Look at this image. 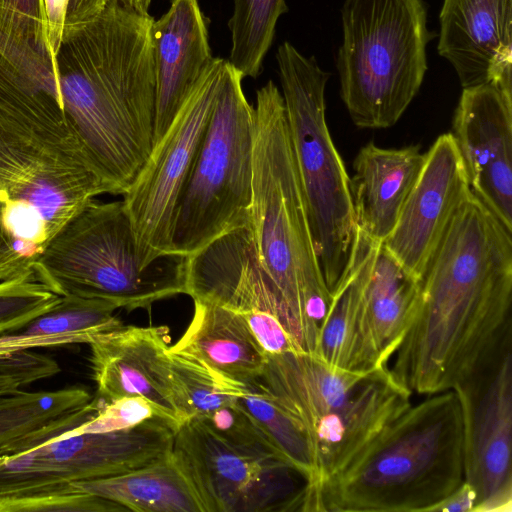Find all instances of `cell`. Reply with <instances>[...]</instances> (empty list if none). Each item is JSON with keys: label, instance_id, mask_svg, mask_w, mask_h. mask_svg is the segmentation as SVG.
I'll return each mask as SVG.
<instances>
[{"label": "cell", "instance_id": "6da1fadb", "mask_svg": "<svg viewBox=\"0 0 512 512\" xmlns=\"http://www.w3.org/2000/svg\"><path fill=\"white\" fill-rule=\"evenodd\" d=\"M512 232L472 193L419 280L390 372L412 393L452 390L510 330Z\"/></svg>", "mask_w": 512, "mask_h": 512}, {"label": "cell", "instance_id": "7a4b0ae2", "mask_svg": "<svg viewBox=\"0 0 512 512\" xmlns=\"http://www.w3.org/2000/svg\"><path fill=\"white\" fill-rule=\"evenodd\" d=\"M154 18L109 0L92 21L64 28L54 56L66 126L115 195H123L154 142Z\"/></svg>", "mask_w": 512, "mask_h": 512}, {"label": "cell", "instance_id": "3957f363", "mask_svg": "<svg viewBox=\"0 0 512 512\" xmlns=\"http://www.w3.org/2000/svg\"><path fill=\"white\" fill-rule=\"evenodd\" d=\"M249 228L276 286L298 351L314 353L331 301L309 222L284 100L270 80L256 92Z\"/></svg>", "mask_w": 512, "mask_h": 512}, {"label": "cell", "instance_id": "277c9868", "mask_svg": "<svg viewBox=\"0 0 512 512\" xmlns=\"http://www.w3.org/2000/svg\"><path fill=\"white\" fill-rule=\"evenodd\" d=\"M104 193L114 190L73 133L0 107V282L34 279L52 239Z\"/></svg>", "mask_w": 512, "mask_h": 512}, {"label": "cell", "instance_id": "5b68a950", "mask_svg": "<svg viewBox=\"0 0 512 512\" xmlns=\"http://www.w3.org/2000/svg\"><path fill=\"white\" fill-rule=\"evenodd\" d=\"M462 440L455 392L427 395L324 483L317 511L428 512L464 481Z\"/></svg>", "mask_w": 512, "mask_h": 512}, {"label": "cell", "instance_id": "8992f818", "mask_svg": "<svg viewBox=\"0 0 512 512\" xmlns=\"http://www.w3.org/2000/svg\"><path fill=\"white\" fill-rule=\"evenodd\" d=\"M260 380L306 434L314 481L305 511H317L324 483L412 404L389 367L351 370L313 353L267 356Z\"/></svg>", "mask_w": 512, "mask_h": 512}, {"label": "cell", "instance_id": "52a82bcc", "mask_svg": "<svg viewBox=\"0 0 512 512\" xmlns=\"http://www.w3.org/2000/svg\"><path fill=\"white\" fill-rule=\"evenodd\" d=\"M186 259L176 253L144 266L121 201L86 204L52 239L34 279L59 296L100 299L127 311L186 292Z\"/></svg>", "mask_w": 512, "mask_h": 512}, {"label": "cell", "instance_id": "ba28073f", "mask_svg": "<svg viewBox=\"0 0 512 512\" xmlns=\"http://www.w3.org/2000/svg\"><path fill=\"white\" fill-rule=\"evenodd\" d=\"M336 67L340 96L353 123L383 129L396 124L427 71L424 0H345Z\"/></svg>", "mask_w": 512, "mask_h": 512}, {"label": "cell", "instance_id": "9c48e42d", "mask_svg": "<svg viewBox=\"0 0 512 512\" xmlns=\"http://www.w3.org/2000/svg\"><path fill=\"white\" fill-rule=\"evenodd\" d=\"M282 97L319 265L331 292L356 232L350 178L325 117L330 73L290 42L276 53Z\"/></svg>", "mask_w": 512, "mask_h": 512}, {"label": "cell", "instance_id": "30bf717a", "mask_svg": "<svg viewBox=\"0 0 512 512\" xmlns=\"http://www.w3.org/2000/svg\"><path fill=\"white\" fill-rule=\"evenodd\" d=\"M243 78L226 60L205 135L177 205L173 253L190 256L249 223L255 112L244 94Z\"/></svg>", "mask_w": 512, "mask_h": 512}, {"label": "cell", "instance_id": "8fae6325", "mask_svg": "<svg viewBox=\"0 0 512 512\" xmlns=\"http://www.w3.org/2000/svg\"><path fill=\"white\" fill-rule=\"evenodd\" d=\"M419 281L379 245L376 259L350 257L331 292L322 327L337 366L351 370L389 367L415 309Z\"/></svg>", "mask_w": 512, "mask_h": 512}, {"label": "cell", "instance_id": "7c38bea8", "mask_svg": "<svg viewBox=\"0 0 512 512\" xmlns=\"http://www.w3.org/2000/svg\"><path fill=\"white\" fill-rule=\"evenodd\" d=\"M225 61L214 57L123 194L144 266L173 253L177 205L205 135Z\"/></svg>", "mask_w": 512, "mask_h": 512}, {"label": "cell", "instance_id": "4fadbf2b", "mask_svg": "<svg viewBox=\"0 0 512 512\" xmlns=\"http://www.w3.org/2000/svg\"><path fill=\"white\" fill-rule=\"evenodd\" d=\"M172 454L204 512L302 511L306 486L286 460L236 447L189 418L175 432Z\"/></svg>", "mask_w": 512, "mask_h": 512}, {"label": "cell", "instance_id": "5bb4252c", "mask_svg": "<svg viewBox=\"0 0 512 512\" xmlns=\"http://www.w3.org/2000/svg\"><path fill=\"white\" fill-rule=\"evenodd\" d=\"M176 430L157 416L130 429L56 437L28 451L0 456V497L131 471L168 454Z\"/></svg>", "mask_w": 512, "mask_h": 512}, {"label": "cell", "instance_id": "9a60e30c", "mask_svg": "<svg viewBox=\"0 0 512 512\" xmlns=\"http://www.w3.org/2000/svg\"><path fill=\"white\" fill-rule=\"evenodd\" d=\"M460 405L464 481L474 512H510L512 504V330L452 389Z\"/></svg>", "mask_w": 512, "mask_h": 512}, {"label": "cell", "instance_id": "2e32d148", "mask_svg": "<svg viewBox=\"0 0 512 512\" xmlns=\"http://www.w3.org/2000/svg\"><path fill=\"white\" fill-rule=\"evenodd\" d=\"M470 192L466 168L452 133L440 135L425 153L419 177L382 246L419 281Z\"/></svg>", "mask_w": 512, "mask_h": 512}, {"label": "cell", "instance_id": "e0dca14e", "mask_svg": "<svg viewBox=\"0 0 512 512\" xmlns=\"http://www.w3.org/2000/svg\"><path fill=\"white\" fill-rule=\"evenodd\" d=\"M452 135L471 192L512 232V94L493 84L463 88Z\"/></svg>", "mask_w": 512, "mask_h": 512}, {"label": "cell", "instance_id": "ac0fdd59", "mask_svg": "<svg viewBox=\"0 0 512 512\" xmlns=\"http://www.w3.org/2000/svg\"><path fill=\"white\" fill-rule=\"evenodd\" d=\"M166 326H123L96 337L90 344L95 398L109 403L139 396L177 429L189 419L175 386Z\"/></svg>", "mask_w": 512, "mask_h": 512}, {"label": "cell", "instance_id": "d6986e66", "mask_svg": "<svg viewBox=\"0 0 512 512\" xmlns=\"http://www.w3.org/2000/svg\"><path fill=\"white\" fill-rule=\"evenodd\" d=\"M438 54L462 88L493 84L512 94V0H443Z\"/></svg>", "mask_w": 512, "mask_h": 512}, {"label": "cell", "instance_id": "ffe728a7", "mask_svg": "<svg viewBox=\"0 0 512 512\" xmlns=\"http://www.w3.org/2000/svg\"><path fill=\"white\" fill-rule=\"evenodd\" d=\"M156 82L154 142L214 60L206 18L198 0H171L152 24Z\"/></svg>", "mask_w": 512, "mask_h": 512}, {"label": "cell", "instance_id": "44dd1931", "mask_svg": "<svg viewBox=\"0 0 512 512\" xmlns=\"http://www.w3.org/2000/svg\"><path fill=\"white\" fill-rule=\"evenodd\" d=\"M425 161L420 146L382 148L369 142L358 151L350 179L355 223L382 243L393 230Z\"/></svg>", "mask_w": 512, "mask_h": 512}, {"label": "cell", "instance_id": "7402d4cb", "mask_svg": "<svg viewBox=\"0 0 512 512\" xmlns=\"http://www.w3.org/2000/svg\"><path fill=\"white\" fill-rule=\"evenodd\" d=\"M101 404L79 386L0 396V456L42 445L91 419Z\"/></svg>", "mask_w": 512, "mask_h": 512}, {"label": "cell", "instance_id": "603a6c76", "mask_svg": "<svg viewBox=\"0 0 512 512\" xmlns=\"http://www.w3.org/2000/svg\"><path fill=\"white\" fill-rule=\"evenodd\" d=\"M192 319L170 349L191 355L218 374L239 382L259 379L267 355L244 318L222 305L193 299Z\"/></svg>", "mask_w": 512, "mask_h": 512}, {"label": "cell", "instance_id": "cb8c5ba5", "mask_svg": "<svg viewBox=\"0 0 512 512\" xmlns=\"http://www.w3.org/2000/svg\"><path fill=\"white\" fill-rule=\"evenodd\" d=\"M68 490L97 495L135 512H204L192 484L172 450L162 458L131 471L72 482Z\"/></svg>", "mask_w": 512, "mask_h": 512}, {"label": "cell", "instance_id": "d4e9b609", "mask_svg": "<svg viewBox=\"0 0 512 512\" xmlns=\"http://www.w3.org/2000/svg\"><path fill=\"white\" fill-rule=\"evenodd\" d=\"M218 377L234 402L253 419L278 453L305 478L307 491L314 481V467L309 443L300 424L260 379L239 382L221 374Z\"/></svg>", "mask_w": 512, "mask_h": 512}, {"label": "cell", "instance_id": "484cf974", "mask_svg": "<svg viewBox=\"0 0 512 512\" xmlns=\"http://www.w3.org/2000/svg\"><path fill=\"white\" fill-rule=\"evenodd\" d=\"M287 11L285 0H234L228 22L232 42L228 62L244 77L261 73L277 21Z\"/></svg>", "mask_w": 512, "mask_h": 512}, {"label": "cell", "instance_id": "4316f807", "mask_svg": "<svg viewBox=\"0 0 512 512\" xmlns=\"http://www.w3.org/2000/svg\"><path fill=\"white\" fill-rule=\"evenodd\" d=\"M116 309L114 304L100 299L61 296L50 310L17 332L29 335L82 332L98 336L124 326L114 313Z\"/></svg>", "mask_w": 512, "mask_h": 512}, {"label": "cell", "instance_id": "83f0119b", "mask_svg": "<svg viewBox=\"0 0 512 512\" xmlns=\"http://www.w3.org/2000/svg\"><path fill=\"white\" fill-rule=\"evenodd\" d=\"M171 374L189 418H202L233 398L222 388L218 374L199 359L168 349Z\"/></svg>", "mask_w": 512, "mask_h": 512}, {"label": "cell", "instance_id": "f1b7e54d", "mask_svg": "<svg viewBox=\"0 0 512 512\" xmlns=\"http://www.w3.org/2000/svg\"><path fill=\"white\" fill-rule=\"evenodd\" d=\"M60 298L34 279L0 282V335L21 330L50 310Z\"/></svg>", "mask_w": 512, "mask_h": 512}, {"label": "cell", "instance_id": "f546056e", "mask_svg": "<svg viewBox=\"0 0 512 512\" xmlns=\"http://www.w3.org/2000/svg\"><path fill=\"white\" fill-rule=\"evenodd\" d=\"M121 505L86 492L68 490L39 491L0 497V512H119Z\"/></svg>", "mask_w": 512, "mask_h": 512}, {"label": "cell", "instance_id": "4dcf8cb0", "mask_svg": "<svg viewBox=\"0 0 512 512\" xmlns=\"http://www.w3.org/2000/svg\"><path fill=\"white\" fill-rule=\"evenodd\" d=\"M198 419L236 447L259 456L284 459L253 419L235 402Z\"/></svg>", "mask_w": 512, "mask_h": 512}, {"label": "cell", "instance_id": "1f68e13d", "mask_svg": "<svg viewBox=\"0 0 512 512\" xmlns=\"http://www.w3.org/2000/svg\"><path fill=\"white\" fill-rule=\"evenodd\" d=\"M0 33L52 56L46 37L43 0H0Z\"/></svg>", "mask_w": 512, "mask_h": 512}, {"label": "cell", "instance_id": "d6a6232c", "mask_svg": "<svg viewBox=\"0 0 512 512\" xmlns=\"http://www.w3.org/2000/svg\"><path fill=\"white\" fill-rule=\"evenodd\" d=\"M161 417L148 400L139 397H122L105 403L91 419L64 432L59 439L81 433H103L136 427L154 417Z\"/></svg>", "mask_w": 512, "mask_h": 512}, {"label": "cell", "instance_id": "836d02e7", "mask_svg": "<svg viewBox=\"0 0 512 512\" xmlns=\"http://www.w3.org/2000/svg\"><path fill=\"white\" fill-rule=\"evenodd\" d=\"M240 315L267 356L298 351L290 335L274 314L255 311Z\"/></svg>", "mask_w": 512, "mask_h": 512}, {"label": "cell", "instance_id": "e575fe53", "mask_svg": "<svg viewBox=\"0 0 512 512\" xmlns=\"http://www.w3.org/2000/svg\"><path fill=\"white\" fill-rule=\"evenodd\" d=\"M98 336L82 332L43 335H29L20 332L2 334L0 335V359L23 350L90 344Z\"/></svg>", "mask_w": 512, "mask_h": 512}, {"label": "cell", "instance_id": "d590c367", "mask_svg": "<svg viewBox=\"0 0 512 512\" xmlns=\"http://www.w3.org/2000/svg\"><path fill=\"white\" fill-rule=\"evenodd\" d=\"M34 382L24 360L18 355L0 359V396L21 390Z\"/></svg>", "mask_w": 512, "mask_h": 512}, {"label": "cell", "instance_id": "8d00e7d4", "mask_svg": "<svg viewBox=\"0 0 512 512\" xmlns=\"http://www.w3.org/2000/svg\"><path fill=\"white\" fill-rule=\"evenodd\" d=\"M67 4L68 0H43L46 37L53 58L62 40Z\"/></svg>", "mask_w": 512, "mask_h": 512}, {"label": "cell", "instance_id": "74e56055", "mask_svg": "<svg viewBox=\"0 0 512 512\" xmlns=\"http://www.w3.org/2000/svg\"><path fill=\"white\" fill-rule=\"evenodd\" d=\"M109 0H68L64 28L75 27L95 19Z\"/></svg>", "mask_w": 512, "mask_h": 512}, {"label": "cell", "instance_id": "f35d334b", "mask_svg": "<svg viewBox=\"0 0 512 512\" xmlns=\"http://www.w3.org/2000/svg\"><path fill=\"white\" fill-rule=\"evenodd\" d=\"M476 492L465 481L443 500L432 506L428 512H474Z\"/></svg>", "mask_w": 512, "mask_h": 512}, {"label": "cell", "instance_id": "ab89813d", "mask_svg": "<svg viewBox=\"0 0 512 512\" xmlns=\"http://www.w3.org/2000/svg\"><path fill=\"white\" fill-rule=\"evenodd\" d=\"M120 4L143 14H149L151 0H117Z\"/></svg>", "mask_w": 512, "mask_h": 512}]
</instances>
